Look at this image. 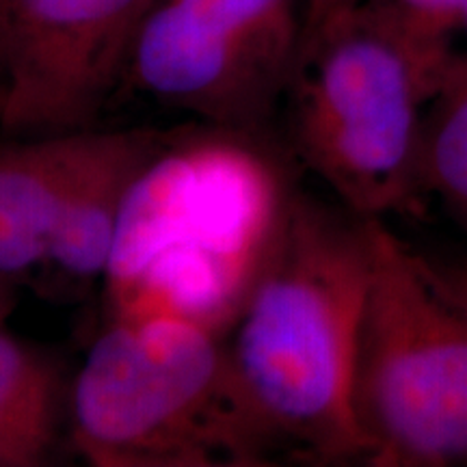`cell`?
I'll return each mask as SVG.
<instances>
[{"instance_id":"1","label":"cell","mask_w":467,"mask_h":467,"mask_svg":"<svg viewBox=\"0 0 467 467\" xmlns=\"http://www.w3.org/2000/svg\"><path fill=\"white\" fill-rule=\"evenodd\" d=\"M370 230L290 195L225 337L232 388L265 465L370 463L353 383Z\"/></svg>"},{"instance_id":"2","label":"cell","mask_w":467,"mask_h":467,"mask_svg":"<svg viewBox=\"0 0 467 467\" xmlns=\"http://www.w3.org/2000/svg\"><path fill=\"white\" fill-rule=\"evenodd\" d=\"M69 440L93 467H260L225 334L173 314H115L76 372Z\"/></svg>"},{"instance_id":"3","label":"cell","mask_w":467,"mask_h":467,"mask_svg":"<svg viewBox=\"0 0 467 467\" xmlns=\"http://www.w3.org/2000/svg\"><path fill=\"white\" fill-rule=\"evenodd\" d=\"M443 80L359 9L309 28L288 93L299 161L361 219L420 214L426 113Z\"/></svg>"},{"instance_id":"4","label":"cell","mask_w":467,"mask_h":467,"mask_svg":"<svg viewBox=\"0 0 467 467\" xmlns=\"http://www.w3.org/2000/svg\"><path fill=\"white\" fill-rule=\"evenodd\" d=\"M370 277L355 416L375 467L467 465V307L385 219H368Z\"/></svg>"},{"instance_id":"5","label":"cell","mask_w":467,"mask_h":467,"mask_svg":"<svg viewBox=\"0 0 467 467\" xmlns=\"http://www.w3.org/2000/svg\"><path fill=\"white\" fill-rule=\"evenodd\" d=\"M156 0H9L3 137L93 130Z\"/></svg>"},{"instance_id":"6","label":"cell","mask_w":467,"mask_h":467,"mask_svg":"<svg viewBox=\"0 0 467 467\" xmlns=\"http://www.w3.org/2000/svg\"><path fill=\"white\" fill-rule=\"evenodd\" d=\"M303 39L156 0L134 39L128 74L167 107L225 130H254L288 93Z\"/></svg>"},{"instance_id":"7","label":"cell","mask_w":467,"mask_h":467,"mask_svg":"<svg viewBox=\"0 0 467 467\" xmlns=\"http://www.w3.org/2000/svg\"><path fill=\"white\" fill-rule=\"evenodd\" d=\"M151 128L85 130L72 180L63 197L48 266L72 279L107 275L121 217L134 186L169 150Z\"/></svg>"},{"instance_id":"8","label":"cell","mask_w":467,"mask_h":467,"mask_svg":"<svg viewBox=\"0 0 467 467\" xmlns=\"http://www.w3.org/2000/svg\"><path fill=\"white\" fill-rule=\"evenodd\" d=\"M83 132L0 139V284L48 266Z\"/></svg>"},{"instance_id":"9","label":"cell","mask_w":467,"mask_h":467,"mask_svg":"<svg viewBox=\"0 0 467 467\" xmlns=\"http://www.w3.org/2000/svg\"><path fill=\"white\" fill-rule=\"evenodd\" d=\"M69 394L57 358L0 331V467L50 463L69 433Z\"/></svg>"},{"instance_id":"10","label":"cell","mask_w":467,"mask_h":467,"mask_svg":"<svg viewBox=\"0 0 467 467\" xmlns=\"http://www.w3.org/2000/svg\"><path fill=\"white\" fill-rule=\"evenodd\" d=\"M422 182L467 236V58L461 61L426 113Z\"/></svg>"},{"instance_id":"11","label":"cell","mask_w":467,"mask_h":467,"mask_svg":"<svg viewBox=\"0 0 467 467\" xmlns=\"http://www.w3.org/2000/svg\"><path fill=\"white\" fill-rule=\"evenodd\" d=\"M353 9L383 28L443 83L467 58V0H364Z\"/></svg>"},{"instance_id":"12","label":"cell","mask_w":467,"mask_h":467,"mask_svg":"<svg viewBox=\"0 0 467 467\" xmlns=\"http://www.w3.org/2000/svg\"><path fill=\"white\" fill-rule=\"evenodd\" d=\"M426 260V266H429L431 275L435 277V282L441 285L452 299H457L461 306L467 307V262L465 265H435L429 258Z\"/></svg>"},{"instance_id":"13","label":"cell","mask_w":467,"mask_h":467,"mask_svg":"<svg viewBox=\"0 0 467 467\" xmlns=\"http://www.w3.org/2000/svg\"><path fill=\"white\" fill-rule=\"evenodd\" d=\"M361 3H364V0H306V17H307L306 33L309 28H314L323 20H327V17L358 7Z\"/></svg>"},{"instance_id":"14","label":"cell","mask_w":467,"mask_h":467,"mask_svg":"<svg viewBox=\"0 0 467 467\" xmlns=\"http://www.w3.org/2000/svg\"><path fill=\"white\" fill-rule=\"evenodd\" d=\"M9 0H0V87H3V42H5V20H7Z\"/></svg>"},{"instance_id":"15","label":"cell","mask_w":467,"mask_h":467,"mask_svg":"<svg viewBox=\"0 0 467 467\" xmlns=\"http://www.w3.org/2000/svg\"><path fill=\"white\" fill-rule=\"evenodd\" d=\"M5 288H7V285L0 284V318H3L5 309H7V295H5Z\"/></svg>"},{"instance_id":"16","label":"cell","mask_w":467,"mask_h":467,"mask_svg":"<svg viewBox=\"0 0 467 467\" xmlns=\"http://www.w3.org/2000/svg\"><path fill=\"white\" fill-rule=\"evenodd\" d=\"M0 109H3V87H0Z\"/></svg>"}]
</instances>
